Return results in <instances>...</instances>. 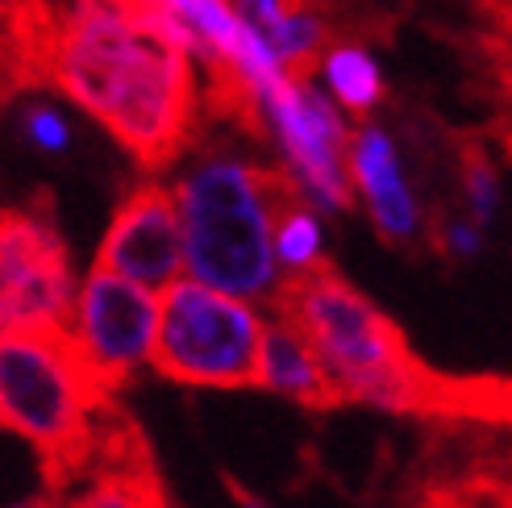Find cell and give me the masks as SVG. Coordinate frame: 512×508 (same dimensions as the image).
<instances>
[{
	"label": "cell",
	"mask_w": 512,
	"mask_h": 508,
	"mask_svg": "<svg viewBox=\"0 0 512 508\" xmlns=\"http://www.w3.org/2000/svg\"><path fill=\"white\" fill-rule=\"evenodd\" d=\"M267 304L275 321L292 325L321 354L346 400H367L425 421L454 417L463 375H446L417 359L404 329L329 259L275 279Z\"/></svg>",
	"instance_id": "cell-2"
},
{
	"label": "cell",
	"mask_w": 512,
	"mask_h": 508,
	"mask_svg": "<svg viewBox=\"0 0 512 508\" xmlns=\"http://www.w3.org/2000/svg\"><path fill=\"white\" fill-rule=\"evenodd\" d=\"M17 5V0H0V13H5V9H13Z\"/></svg>",
	"instance_id": "cell-18"
},
{
	"label": "cell",
	"mask_w": 512,
	"mask_h": 508,
	"mask_svg": "<svg viewBox=\"0 0 512 508\" xmlns=\"http://www.w3.org/2000/svg\"><path fill=\"white\" fill-rule=\"evenodd\" d=\"M59 88L130 150L142 171L171 167L196 142L200 92L188 25L163 0H71L46 46Z\"/></svg>",
	"instance_id": "cell-1"
},
{
	"label": "cell",
	"mask_w": 512,
	"mask_h": 508,
	"mask_svg": "<svg viewBox=\"0 0 512 508\" xmlns=\"http://www.w3.org/2000/svg\"><path fill=\"white\" fill-rule=\"evenodd\" d=\"M504 508H512V488H508V500H504Z\"/></svg>",
	"instance_id": "cell-19"
},
{
	"label": "cell",
	"mask_w": 512,
	"mask_h": 508,
	"mask_svg": "<svg viewBox=\"0 0 512 508\" xmlns=\"http://www.w3.org/2000/svg\"><path fill=\"white\" fill-rule=\"evenodd\" d=\"M350 180L367 196L375 230L392 246H404V242L417 238L421 209H417V200L400 175V159H396L392 138L371 121H363L358 134H350Z\"/></svg>",
	"instance_id": "cell-10"
},
{
	"label": "cell",
	"mask_w": 512,
	"mask_h": 508,
	"mask_svg": "<svg viewBox=\"0 0 512 508\" xmlns=\"http://www.w3.org/2000/svg\"><path fill=\"white\" fill-rule=\"evenodd\" d=\"M100 271H117L142 288H167L184 267V230H179L175 188L142 180L121 196V205L96 250Z\"/></svg>",
	"instance_id": "cell-9"
},
{
	"label": "cell",
	"mask_w": 512,
	"mask_h": 508,
	"mask_svg": "<svg viewBox=\"0 0 512 508\" xmlns=\"http://www.w3.org/2000/svg\"><path fill=\"white\" fill-rule=\"evenodd\" d=\"M321 63H325V75H329L334 96L358 121H367V113L379 105V96H383V80H379L375 59L358 42H338V46L325 50Z\"/></svg>",
	"instance_id": "cell-14"
},
{
	"label": "cell",
	"mask_w": 512,
	"mask_h": 508,
	"mask_svg": "<svg viewBox=\"0 0 512 508\" xmlns=\"http://www.w3.org/2000/svg\"><path fill=\"white\" fill-rule=\"evenodd\" d=\"M263 317L250 300L217 292L200 279H171L159 300L155 342L146 363L171 384L259 388Z\"/></svg>",
	"instance_id": "cell-5"
},
{
	"label": "cell",
	"mask_w": 512,
	"mask_h": 508,
	"mask_svg": "<svg viewBox=\"0 0 512 508\" xmlns=\"http://www.w3.org/2000/svg\"><path fill=\"white\" fill-rule=\"evenodd\" d=\"M309 200L292 167L209 155L175 188L184 267L192 279L242 300L275 288V221Z\"/></svg>",
	"instance_id": "cell-3"
},
{
	"label": "cell",
	"mask_w": 512,
	"mask_h": 508,
	"mask_svg": "<svg viewBox=\"0 0 512 508\" xmlns=\"http://www.w3.org/2000/svg\"><path fill=\"white\" fill-rule=\"evenodd\" d=\"M155 321H159L155 292L117 271L92 267L80 300H75L71 334L88 354V363L100 371V379L113 392H121L146 363L150 342H155Z\"/></svg>",
	"instance_id": "cell-8"
},
{
	"label": "cell",
	"mask_w": 512,
	"mask_h": 508,
	"mask_svg": "<svg viewBox=\"0 0 512 508\" xmlns=\"http://www.w3.org/2000/svg\"><path fill=\"white\" fill-rule=\"evenodd\" d=\"M109 400L117 392L88 363L71 329L25 325L0 334V425L38 446L46 496L75 467L92 417Z\"/></svg>",
	"instance_id": "cell-4"
},
{
	"label": "cell",
	"mask_w": 512,
	"mask_h": 508,
	"mask_svg": "<svg viewBox=\"0 0 512 508\" xmlns=\"http://www.w3.org/2000/svg\"><path fill=\"white\" fill-rule=\"evenodd\" d=\"M71 254L46 192L25 209H0V334L25 325L71 329Z\"/></svg>",
	"instance_id": "cell-6"
},
{
	"label": "cell",
	"mask_w": 512,
	"mask_h": 508,
	"mask_svg": "<svg viewBox=\"0 0 512 508\" xmlns=\"http://www.w3.org/2000/svg\"><path fill=\"white\" fill-rule=\"evenodd\" d=\"M442 138L450 146L454 180H458V192H463V200H467V217L483 230V225L496 217V205H500V180H496L488 146H483V138L475 130H446Z\"/></svg>",
	"instance_id": "cell-13"
},
{
	"label": "cell",
	"mask_w": 512,
	"mask_h": 508,
	"mask_svg": "<svg viewBox=\"0 0 512 508\" xmlns=\"http://www.w3.org/2000/svg\"><path fill=\"white\" fill-rule=\"evenodd\" d=\"M259 388L288 396V400H296L300 409H309V413H334V409H342V404H346L338 379L329 375V367L321 363V354L284 321L263 325Z\"/></svg>",
	"instance_id": "cell-11"
},
{
	"label": "cell",
	"mask_w": 512,
	"mask_h": 508,
	"mask_svg": "<svg viewBox=\"0 0 512 508\" xmlns=\"http://www.w3.org/2000/svg\"><path fill=\"white\" fill-rule=\"evenodd\" d=\"M275 259L288 271H304L317 259H325L321 254V225L309 209V200H300V205H292L275 221Z\"/></svg>",
	"instance_id": "cell-15"
},
{
	"label": "cell",
	"mask_w": 512,
	"mask_h": 508,
	"mask_svg": "<svg viewBox=\"0 0 512 508\" xmlns=\"http://www.w3.org/2000/svg\"><path fill=\"white\" fill-rule=\"evenodd\" d=\"M46 508H175V504L155 467V454H138V459L88 467L59 500H46Z\"/></svg>",
	"instance_id": "cell-12"
},
{
	"label": "cell",
	"mask_w": 512,
	"mask_h": 508,
	"mask_svg": "<svg viewBox=\"0 0 512 508\" xmlns=\"http://www.w3.org/2000/svg\"><path fill=\"white\" fill-rule=\"evenodd\" d=\"M263 109L271 113L279 146L296 171L304 192L317 196L325 209L350 213L354 209V180H350V130L338 109L304 80L292 84L288 75L259 92Z\"/></svg>",
	"instance_id": "cell-7"
},
{
	"label": "cell",
	"mask_w": 512,
	"mask_h": 508,
	"mask_svg": "<svg viewBox=\"0 0 512 508\" xmlns=\"http://www.w3.org/2000/svg\"><path fill=\"white\" fill-rule=\"evenodd\" d=\"M221 484H225V492H229V496H234V504H238V508H267V504H263L259 496H254V492H246V488H242V479H234L229 471L221 475Z\"/></svg>",
	"instance_id": "cell-17"
},
{
	"label": "cell",
	"mask_w": 512,
	"mask_h": 508,
	"mask_svg": "<svg viewBox=\"0 0 512 508\" xmlns=\"http://www.w3.org/2000/svg\"><path fill=\"white\" fill-rule=\"evenodd\" d=\"M25 134H30L42 150H67V142H71L67 121L46 105H34L30 113H25Z\"/></svg>",
	"instance_id": "cell-16"
}]
</instances>
